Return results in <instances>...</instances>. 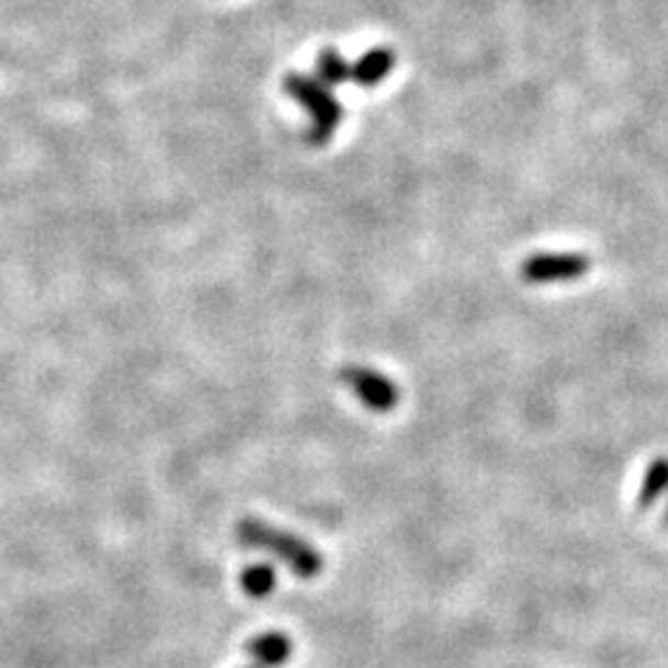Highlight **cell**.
<instances>
[{
  "instance_id": "obj_2",
  "label": "cell",
  "mask_w": 668,
  "mask_h": 668,
  "mask_svg": "<svg viewBox=\"0 0 668 668\" xmlns=\"http://www.w3.org/2000/svg\"><path fill=\"white\" fill-rule=\"evenodd\" d=\"M284 90L290 98L302 103L309 115V143L313 145H326L331 139V134L338 132L340 121H343V106L335 98V92L326 84H320L313 76H304V72H290L284 76Z\"/></svg>"
},
{
  "instance_id": "obj_4",
  "label": "cell",
  "mask_w": 668,
  "mask_h": 668,
  "mask_svg": "<svg viewBox=\"0 0 668 668\" xmlns=\"http://www.w3.org/2000/svg\"><path fill=\"white\" fill-rule=\"evenodd\" d=\"M590 268L588 253H535L521 265V276L530 284L571 282L585 276Z\"/></svg>"
},
{
  "instance_id": "obj_5",
  "label": "cell",
  "mask_w": 668,
  "mask_h": 668,
  "mask_svg": "<svg viewBox=\"0 0 668 668\" xmlns=\"http://www.w3.org/2000/svg\"><path fill=\"white\" fill-rule=\"evenodd\" d=\"M248 655H251L253 668H279L290 660L293 655V644H290L287 635L282 633H265L253 638L246 646Z\"/></svg>"
},
{
  "instance_id": "obj_8",
  "label": "cell",
  "mask_w": 668,
  "mask_h": 668,
  "mask_svg": "<svg viewBox=\"0 0 668 668\" xmlns=\"http://www.w3.org/2000/svg\"><path fill=\"white\" fill-rule=\"evenodd\" d=\"M315 72H318V81L326 87H338L343 81L351 79V65L346 61V56L335 48H324L315 61Z\"/></svg>"
},
{
  "instance_id": "obj_3",
  "label": "cell",
  "mask_w": 668,
  "mask_h": 668,
  "mask_svg": "<svg viewBox=\"0 0 668 668\" xmlns=\"http://www.w3.org/2000/svg\"><path fill=\"white\" fill-rule=\"evenodd\" d=\"M340 382L362 401V407L374 412H390L398 407L396 382L385 374L365 365H343L340 367Z\"/></svg>"
},
{
  "instance_id": "obj_1",
  "label": "cell",
  "mask_w": 668,
  "mask_h": 668,
  "mask_svg": "<svg viewBox=\"0 0 668 668\" xmlns=\"http://www.w3.org/2000/svg\"><path fill=\"white\" fill-rule=\"evenodd\" d=\"M237 541L246 543L251 548H262V552L273 554L276 561L293 568L302 579H313L324 571V557L313 543L302 541L298 535L276 530V527L257 521V518H246L237 524Z\"/></svg>"
},
{
  "instance_id": "obj_9",
  "label": "cell",
  "mask_w": 668,
  "mask_h": 668,
  "mask_svg": "<svg viewBox=\"0 0 668 668\" xmlns=\"http://www.w3.org/2000/svg\"><path fill=\"white\" fill-rule=\"evenodd\" d=\"M240 588L246 590L251 599H265L276 590V571L268 563H257V566H248L240 574Z\"/></svg>"
},
{
  "instance_id": "obj_7",
  "label": "cell",
  "mask_w": 668,
  "mask_h": 668,
  "mask_svg": "<svg viewBox=\"0 0 668 668\" xmlns=\"http://www.w3.org/2000/svg\"><path fill=\"white\" fill-rule=\"evenodd\" d=\"M666 494H668V457H657L652 460L644 479H641L638 507L641 510H649V507L657 505Z\"/></svg>"
},
{
  "instance_id": "obj_6",
  "label": "cell",
  "mask_w": 668,
  "mask_h": 668,
  "mask_svg": "<svg viewBox=\"0 0 668 668\" xmlns=\"http://www.w3.org/2000/svg\"><path fill=\"white\" fill-rule=\"evenodd\" d=\"M393 65H396V54L390 48H371L351 65V79L360 87H374L390 76Z\"/></svg>"
},
{
  "instance_id": "obj_10",
  "label": "cell",
  "mask_w": 668,
  "mask_h": 668,
  "mask_svg": "<svg viewBox=\"0 0 668 668\" xmlns=\"http://www.w3.org/2000/svg\"><path fill=\"white\" fill-rule=\"evenodd\" d=\"M663 524L668 527V501H666V510H663Z\"/></svg>"
}]
</instances>
